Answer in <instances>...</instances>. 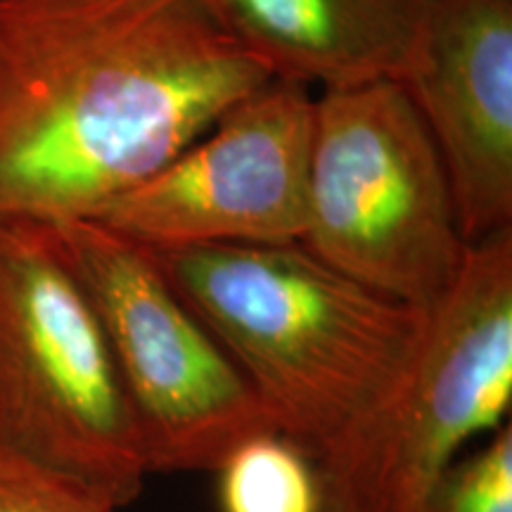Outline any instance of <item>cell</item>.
I'll return each instance as SVG.
<instances>
[{"label":"cell","mask_w":512,"mask_h":512,"mask_svg":"<svg viewBox=\"0 0 512 512\" xmlns=\"http://www.w3.org/2000/svg\"><path fill=\"white\" fill-rule=\"evenodd\" d=\"M271 74L202 0H0V221H93Z\"/></svg>","instance_id":"obj_1"},{"label":"cell","mask_w":512,"mask_h":512,"mask_svg":"<svg viewBox=\"0 0 512 512\" xmlns=\"http://www.w3.org/2000/svg\"><path fill=\"white\" fill-rule=\"evenodd\" d=\"M155 254L264 403L275 432L311 463L373 406L425 325L427 311L370 290L302 242Z\"/></svg>","instance_id":"obj_2"},{"label":"cell","mask_w":512,"mask_h":512,"mask_svg":"<svg viewBox=\"0 0 512 512\" xmlns=\"http://www.w3.org/2000/svg\"><path fill=\"white\" fill-rule=\"evenodd\" d=\"M512 403V228L467 247L411 356L313 463L320 512H427L467 441Z\"/></svg>","instance_id":"obj_3"},{"label":"cell","mask_w":512,"mask_h":512,"mask_svg":"<svg viewBox=\"0 0 512 512\" xmlns=\"http://www.w3.org/2000/svg\"><path fill=\"white\" fill-rule=\"evenodd\" d=\"M0 446L119 510L150 475L105 325L43 223L0 221Z\"/></svg>","instance_id":"obj_4"},{"label":"cell","mask_w":512,"mask_h":512,"mask_svg":"<svg viewBox=\"0 0 512 512\" xmlns=\"http://www.w3.org/2000/svg\"><path fill=\"white\" fill-rule=\"evenodd\" d=\"M302 245L370 290L432 309L467 242L444 162L401 81L316 95Z\"/></svg>","instance_id":"obj_5"},{"label":"cell","mask_w":512,"mask_h":512,"mask_svg":"<svg viewBox=\"0 0 512 512\" xmlns=\"http://www.w3.org/2000/svg\"><path fill=\"white\" fill-rule=\"evenodd\" d=\"M48 228L105 325L150 475L216 472L247 439L275 432L264 403L152 249L95 221Z\"/></svg>","instance_id":"obj_6"},{"label":"cell","mask_w":512,"mask_h":512,"mask_svg":"<svg viewBox=\"0 0 512 512\" xmlns=\"http://www.w3.org/2000/svg\"><path fill=\"white\" fill-rule=\"evenodd\" d=\"M313 117L309 86L271 76L93 221L152 252L299 242Z\"/></svg>","instance_id":"obj_7"},{"label":"cell","mask_w":512,"mask_h":512,"mask_svg":"<svg viewBox=\"0 0 512 512\" xmlns=\"http://www.w3.org/2000/svg\"><path fill=\"white\" fill-rule=\"evenodd\" d=\"M401 86L444 162L463 240L512 228V0H427Z\"/></svg>","instance_id":"obj_8"},{"label":"cell","mask_w":512,"mask_h":512,"mask_svg":"<svg viewBox=\"0 0 512 512\" xmlns=\"http://www.w3.org/2000/svg\"><path fill=\"white\" fill-rule=\"evenodd\" d=\"M271 76L320 91L403 81L427 0H202Z\"/></svg>","instance_id":"obj_9"},{"label":"cell","mask_w":512,"mask_h":512,"mask_svg":"<svg viewBox=\"0 0 512 512\" xmlns=\"http://www.w3.org/2000/svg\"><path fill=\"white\" fill-rule=\"evenodd\" d=\"M221 512H320L313 463L280 434H259L219 467Z\"/></svg>","instance_id":"obj_10"},{"label":"cell","mask_w":512,"mask_h":512,"mask_svg":"<svg viewBox=\"0 0 512 512\" xmlns=\"http://www.w3.org/2000/svg\"><path fill=\"white\" fill-rule=\"evenodd\" d=\"M427 512H512V425L489 444L458 458L434 491Z\"/></svg>","instance_id":"obj_11"},{"label":"cell","mask_w":512,"mask_h":512,"mask_svg":"<svg viewBox=\"0 0 512 512\" xmlns=\"http://www.w3.org/2000/svg\"><path fill=\"white\" fill-rule=\"evenodd\" d=\"M0 512H119L53 467L0 446Z\"/></svg>","instance_id":"obj_12"}]
</instances>
